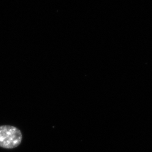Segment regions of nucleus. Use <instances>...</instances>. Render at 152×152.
Returning <instances> with one entry per match:
<instances>
[{
	"label": "nucleus",
	"mask_w": 152,
	"mask_h": 152,
	"mask_svg": "<svg viewBox=\"0 0 152 152\" xmlns=\"http://www.w3.org/2000/svg\"><path fill=\"white\" fill-rule=\"evenodd\" d=\"M23 135L19 129L10 125L0 126V147L12 149L21 143Z\"/></svg>",
	"instance_id": "nucleus-1"
}]
</instances>
